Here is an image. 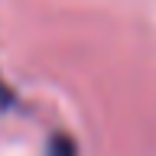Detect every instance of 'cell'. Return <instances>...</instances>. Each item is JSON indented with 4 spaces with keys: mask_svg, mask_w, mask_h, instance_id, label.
I'll use <instances>...</instances> for the list:
<instances>
[{
    "mask_svg": "<svg viewBox=\"0 0 156 156\" xmlns=\"http://www.w3.org/2000/svg\"><path fill=\"white\" fill-rule=\"evenodd\" d=\"M46 156H78V143L72 140L68 133H52L49 136V150H46Z\"/></svg>",
    "mask_w": 156,
    "mask_h": 156,
    "instance_id": "cell-1",
    "label": "cell"
},
{
    "mask_svg": "<svg viewBox=\"0 0 156 156\" xmlns=\"http://www.w3.org/2000/svg\"><path fill=\"white\" fill-rule=\"evenodd\" d=\"M16 107V94H13V88L0 78V114H7V111H13Z\"/></svg>",
    "mask_w": 156,
    "mask_h": 156,
    "instance_id": "cell-2",
    "label": "cell"
}]
</instances>
